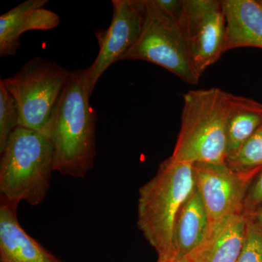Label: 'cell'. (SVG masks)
Returning a JSON list of instances; mask_svg holds the SVG:
<instances>
[{"instance_id":"ba28073f","label":"cell","mask_w":262,"mask_h":262,"mask_svg":"<svg viewBox=\"0 0 262 262\" xmlns=\"http://www.w3.org/2000/svg\"><path fill=\"white\" fill-rule=\"evenodd\" d=\"M111 24L95 33L99 46L98 56L86 77L92 94L98 80L110 66L122 61L140 37L144 21L143 0H113Z\"/></svg>"},{"instance_id":"52a82bcc","label":"cell","mask_w":262,"mask_h":262,"mask_svg":"<svg viewBox=\"0 0 262 262\" xmlns=\"http://www.w3.org/2000/svg\"><path fill=\"white\" fill-rule=\"evenodd\" d=\"M198 75L225 53L226 24L222 1L183 0L179 18Z\"/></svg>"},{"instance_id":"9a60e30c","label":"cell","mask_w":262,"mask_h":262,"mask_svg":"<svg viewBox=\"0 0 262 262\" xmlns=\"http://www.w3.org/2000/svg\"><path fill=\"white\" fill-rule=\"evenodd\" d=\"M48 0H27L0 16V56H14L20 46V36L32 10L44 8Z\"/></svg>"},{"instance_id":"2e32d148","label":"cell","mask_w":262,"mask_h":262,"mask_svg":"<svg viewBox=\"0 0 262 262\" xmlns=\"http://www.w3.org/2000/svg\"><path fill=\"white\" fill-rule=\"evenodd\" d=\"M226 164L234 173L251 180L262 169V125Z\"/></svg>"},{"instance_id":"8992f818","label":"cell","mask_w":262,"mask_h":262,"mask_svg":"<svg viewBox=\"0 0 262 262\" xmlns=\"http://www.w3.org/2000/svg\"><path fill=\"white\" fill-rule=\"evenodd\" d=\"M70 74L56 62L35 57L14 75L2 78L16 101L20 126L46 130Z\"/></svg>"},{"instance_id":"7a4b0ae2","label":"cell","mask_w":262,"mask_h":262,"mask_svg":"<svg viewBox=\"0 0 262 262\" xmlns=\"http://www.w3.org/2000/svg\"><path fill=\"white\" fill-rule=\"evenodd\" d=\"M231 96L219 88L192 90L183 96L182 122L172 159L192 165L225 163Z\"/></svg>"},{"instance_id":"6da1fadb","label":"cell","mask_w":262,"mask_h":262,"mask_svg":"<svg viewBox=\"0 0 262 262\" xmlns=\"http://www.w3.org/2000/svg\"><path fill=\"white\" fill-rule=\"evenodd\" d=\"M86 69L70 72L43 134L53 149L54 171L83 178L94 166L97 113L90 104Z\"/></svg>"},{"instance_id":"5b68a950","label":"cell","mask_w":262,"mask_h":262,"mask_svg":"<svg viewBox=\"0 0 262 262\" xmlns=\"http://www.w3.org/2000/svg\"><path fill=\"white\" fill-rule=\"evenodd\" d=\"M143 2L144 21L140 37L122 61L151 62L168 70L188 84H198L201 76L193 64L179 18L160 9L154 0Z\"/></svg>"},{"instance_id":"7c38bea8","label":"cell","mask_w":262,"mask_h":262,"mask_svg":"<svg viewBox=\"0 0 262 262\" xmlns=\"http://www.w3.org/2000/svg\"><path fill=\"white\" fill-rule=\"evenodd\" d=\"M211 230L209 218L196 187L179 208L172 230L171 258L184 260Z\"/></svg>"},{"instance_id":"ffe728a7","label":"cell","mask_w":262,"mask_h":262,"mask_svg":"<svg viewBox=\"0 0 262 262\" xmlns=\"http://www.w3.org/2000/svg\"><path fill=\"white\" fill-rule=\"evenodd\" d=\"M261 206L262 169L253 177L248 184L243 201V214L248 215Z\"/></svg>"},{"instance_id":"d6986e66","label":"cell","mask_w":262,"mask_h":262,"mask_svg":"<svg viewBox=\"0 0 262 262\" xmlns=\"http://www.w3.org/2000/svg\"><path fill=\"white\" fill-rule=\"evenodd\" d=\"M60 22V17L54 12L44 8H37L32 10L29 15L24 26V33L31 30H50L56 28Z\"/></svg>"},{"instance_id":"5bb4252c","label":"cell","mask_w":262,"mask_h":262,"mask_svg":"<svg viewBox=\"0 0 262 262\" xmlns=\"http://www.w3.org/2000/svg\"><path fill=\"white\" fill-rule=\"evenodd\" d=\"M262 125V103L245 96H231L227 121V160Z\"/></svg>"},{"instance_id":"4fadbf2b","label":"cell","mask_w":262,"mask_h":262,"mask_svg":"<svg viewBox=\"0 0 262 262\" xmlns=\"http://www.w3.org/2000/svg\"><path fill=\"white\" fill-rule=\"evenodd\" d=\"M226 24L225 53L239 48L262 49V1L222 0Z\"/></svg>"},{"instance_id":"44dd1931","label":"cell","mask_w":262,"mask_h":262,"mask_svg":"<svg viewBox=\"0 0 262 262\" xmlns=\"http://www.w3.org/2000/svg\"><path fill=\"white\" fill-rule=\"evenodd\" d=\"M246 216L249 217V218L252 219L253 221L258 223V225H261L262 227V206L258 207L256 208L255 211L251 212L248 215H246Z\"/></svg>"},{"instance_id":"277c9868","label":"cell","mask_w":262,"mask_h":262,"mask_svg":"<svg viewBox=\"0 0 262 262\" xmlns=\"http://www.w3.org/2000/svg\"><path fill=\"white\" fill-rule=\"evenodd\" d=\"M0 154V201L42 203L54 171L53 146L46 134L19 125Z\"/></svg>"},{"instance_id":"603a6c76","label":"cell","mask_w":262,"mask_h":262,"mask_svg":"<svg viewBox=\"0 0 262 262\" xmlns=\"http://www.w3.org/2000/svg\"><path fill=\"white\" fill-rule=\"evenodd\" d=\"M261 82H262V81H261Z\"/></svg>"},{"instance_id":"3957f363","label":"cell","mask_w":262,"mask_h":262,"mask_svg":"<svg viewBox=\"0 0 262 262\" xmlns=\"http://www.w3.org/2000/svg\"><path fill=\"white\" fill-rule=\"evenodd\" d=\"M195 187L192 164L171 158L160 164L157 173L139 191L137 227L158 255L172 256L174 220L183 203Z\"/></svg>"},{"instance_id":"ac0fdd59","label":"cell","mask_w":262,"mask_h":262,"mask_svg":"<svg viewBox=\"0 0 262 262\" xmlns=\"http://www.w3.org/2000/svg\"><path fill=\"white\" fill-rule=\"evenodd\" d=\"M247 217L246 239L236 262H262V227Z\"/></svg>"},{"instance_id":"7402d4cb","label":"cell","mask_w":262,"mask_h":262,"mask_svg":"<svg viewBox=\"0 0 262 262\" xmlns=\"http://www.w3.org/2000/svg\"><path fill=\"white\" fill-rule=\"evenodd\" d=\"M157 262H187L184 260H177L174 258H168V259H158Z\"/></svg>"},{"instance_id":"9c48e42d","label":"cell","mask_w":262,"mask_h":262,"mask_svg":"<svg viewBox=\"0 0 262 262\" xmlns=\"http://www.w3.org/2000/svg\"><path fill=\"white\" fill-rule=\"evenodd\" d=\"M194 184L209 218L211 229L230 215L242 213L249 179L234 173L225 163H195Z\"/></svg>"},{"instance_id":"e0dca14e","label":"cell","mask_w":262,"mask_h":262,"mask_svg":"<svg viewBox=\"0 0 262 262\" xmlns=\"http://www.w3.org/2000/svg\"><path fill=\"white\" fill-rule=\"evenodd\" d=\"M19 126L16 101L0 79V153L3 152L10 135Z\"/></svg>"},{"instance_id":"8fae6325","label":"cell","mask_w":262,"mask_h":262,"mask_svg":"<svg viewBox=\"0 0 262 262\" xmlns=\"http://www.w3.org/2000/svg\"><path fill=\"white\" fill-rule=\"evenodd\" d=\"M247 217L243 213L230 215L214 227L203 243L184 261L236 262L246 239Z\"/></svg>"},{"instance_id":"30bf717a","label":"cell","mask_w":262,"mask_h":262,"mask_svg":"<svg viewBox=\"0 0 262 262\" xmlns=\"http://www.w3.org/2000/svg\"><path fill=\"white\" fill-rule=\"evenodd\" d=\"M18 206L0 201V262H63L24 230Z\"/></svg>"}]
</instances>
